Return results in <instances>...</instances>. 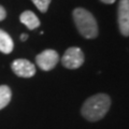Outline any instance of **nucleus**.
Here are the masks:
<instances>
[{
  "mask_svg": "<svg viewBox=\"0 0 129 129\" xmlns=\"http://www.w3.org/2000/svg\"><path fill=\"white\" fill-rule=\"evenodd\" d=\"M111 106L110 97L106 94H97L89 97L84 102L81 112L87 120L97 122L107 114Z\"/></svg>",
  "mask_w": 129,
  "mask_h": 129,
  "instance_id": "nucleus-1",
  "label": "nucleus"
},
{
  "mask_svg": "<svg viewBox=\"0 0 129 129\" xmlns=\"http://www.w3.org/2000/svg\"><path fill=\"white\" fill-rule=\"evenodd\" d=\"M73 19L79 32L84 38L94 39L97 37L98 25L90 12L83 8H76L73 11Z\"/></svg>",
  "mask_w": 129,
  "mask_h": 129,
  "instance_id": "nucleus-2",
  "label": "nucleus"
},
{
  "mask_svg": "<svg viewBox=\"0 0 129 129\" xmlns=\"http://www.w3.org/2000/svg\"><path fill=\"white\" fill-rule=\"evenodd\" d=\"M62 64L68 69H78L84 62V54L79 47H69L61 58Z\"/></svg>",
  "mask_w": 129,
  "mask_h": 129,
  "instance_id": "nucleus-3",
  "label": "nucleus"
},
{
  "mask_svg": "<svg viewBox=\"0 0 129 129\" xmlns=\"http://www.w3.org/2000/svg\"><path fill=\"white\" fill-rule=\"evenodd\" d=\"M59 55L54 50H45L36 57V62L43 71H50L57 64Z\"/></svg>",
  "mask_w": 129,
  "mask_h": 129,
  "instance_id": "nucleus-4",
  "label": "nucleus"
},
{
  "mask_svg": "<svg viewBox=\"0 0 129 129\" xmlns=\"http://www.w3.org/2000/svg\"><path fill=\"white\" fill-rule=\"evenodd\" d=\"M11 68L14 73L21 78H31L36 74L35 64L24 58L15 59L11 64Z\"/></svg>",
  "mask_w": 129,
  "mask_h": 129,
  "instance_id": "nucleus-5",
  "label": "nucleus"
},
{
  "mask_svg": "<svg viewBox=\"0 0 129 129\" xmlns=\"http://www.w3.org/2000/svg\"><path fill=\"white\" fill-rule=\"evenodd\" d=\"M118 26L120 34L129 36V0H120L118 3Z\"/></svg>",
  "mask_w": 129,
  "mask_h": 129,
  "instance_id": "nucleus-6",
  "label": "nucleus"
},
{
  "mask_svg": "<svg viewBox=\"0 0 129 129\" xmlns=\"http://www.w3.org/2000/svg\"><path fill=\"white\" fill-rule=\"evenodd\" d=\"M19 21L30 30H34L40 26V21H39L38 16L31 11L23 12L21 16H19Z\"/></svg>",
  "mask_w": 129,
  "mask_h": 129,
  "instance_id": "nucleus-7",
  "label": "nucleus"
},
{
  "mask_svg": "<svg viewBox=\"0 0 129 129\" xmlns=\"http://www.w3.org/2000/svg\"><path fill=\"white\" fill-rule=\"evenodd\" d=\"M14 43L8 32L0 29V52L3 54H10L13 51Z\"/></svg>",
  "mask_w": 129,
  "mask_h": 129,
  "instance_id": "nucleus-8",
  "label": "nucleus"
},
{
  "mask_svg": "<svg viewBox=\"0 0 129 129\" xmlns=\"http://www.w3.org/2000/svg\"><path fill=\"white\" fill-rule=\"evenodd\" d=\"M12 92L9 86L7 85H0V110L6 108L9 102L11 101Z\"/></svg>",
  "mask_w": 129,
  "mask_h": 129,
  "instance_id": "nucleus-9",
  "label": "nucleus"
},
{
  "mask_svg": "<svg viewBox=\"0 0 129 129\" xmlns=\"http://www.w3.org/2000/svg\"><path fill=\"white\" fill-rule=\"evenodd\" d=\"M34 5L38 8V10L42 13H45L48 9V6L51 3V0H31Z\"/></svg>",
  "mask_w": 129,
  "mask_h": 129,
  "instance_id": "nucleus-10",
  "label": "nucleus"
},
{
  "mask_svg": "<svg viewBox=\"0 0 129 129\" xmlns=\"http://www.w3.org/2000/svg\"><path fill=\"white\" fill-rule=\"evenodd\" d=\"M6 16H7V12L5 10V8L2 6H0V22L3 21V19L6 18Z\"/></svg>",
  "mask_w": 129,
  "mask_h": 129,
  "instance_id": "nucleus-11",
  "label": "nucleus"
},
{
  "mask_svg": "<svg viewBox=\"0 0 129 129\" xmlns=\"http://www.w3.org/2000/svg\"><path fill=\"white\" fill-rule=\"evenodd\" d=\"M27 39H28V35H26V34H22L21 35V40L22 41H26Z\"/></svg>",
  "mask_w": 129,
  "mask_h": 129,
  "instance_id": "nucleus-12",
  "label": "nucleus"
},
{
  "mask_svg": "<svg viewBox=\"0 0 129 129\" xmlns=\"http://www.w3.org/2000/svg\"><path fill=\"white\" fill-rule=\"evenodd\" d=\"M101 1L104 2V3H109V5H110V3L115 2V0H101Z\"/></svg>",
  "mask_w": 129,
  "mask_h": 129,
  "instance_id": "nucleus-13",
  "label": "nucleus"
}]
</instances>
